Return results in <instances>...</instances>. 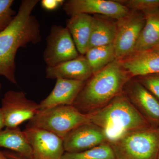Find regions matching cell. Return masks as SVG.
I'll list each match as a JSON object with an SVG mask.
<instances>
[{
    "mask_svg": "<svg viewBox=\"0 0 159 159\" xmlns=\"http://www.w3.org/2000/svg\"><path fill=\"white\" fill-rule=\"evenodd\" d=\"M38 0H23L17 14L5 30L0 32V76L17 84L15 57L20 48L36 44L41 40L40 25L32 14Z\"/></svg>",
    "mask_w": 159,
    "mask_h": 159,
    "instance_id": "6da1fadb",
    "label": "cell"
},
{
    "mask_svg": "<svg viewBox=\"0 0 159 159\" xmlns=\"http://www.w3.org/2000/svg\"><path fill=\"white\" fill-rule=\"evenodd\" d=\"M131 78L119 61L115 60L85 81L73 105L86 114L102 108L123 93Z\"/></svg>",
    "mask_w": 159,
    "mask_h": 159,
    "instance_id": "7a4b0ae2",
    "label": "cell"
},
{
    "mask_svg": "<svg viewBox=\"0 0 159 159\" xmlns=\"http://www.w3.org/2000/svg\"><path fill=\"white\" fill-rule=\"evenodd\" d=\"M89 114L90 122L105 131L109 142L127 132L152 126L123 93Z\"/></svg>",
    "mask_w": 159,
    "mask_h": 159,
    "instance_id": "3957f363",
    "label": "cell"
},
{
    "mask_svg": "<svg viewBox=\"0 0 159 159\" xmlns=\"http://www.w3.org/2000/svg\"><path fill=\"white\" fill-rule=\"evenodd\" d=\"M115 159H157L159 151V127L140 129L109 141Z\"/></svg>",
    "mask_w": 159,
    "mask_h": 159,
    "instance_id": "277c9868",
    "label": "cell"
},
{
    "mask_svg": "<svg viewBox=\"0 0 159 159\" xmlns=\"http://www.w3.org/2000/svg\"><path fill=\"white\" fill-rule=\"evenodd\" d=\"M90 122L89 114L80 112L73 105H61L39 111L27 127L48 131L63 139L74 129Z\"/></svg>",
    "mask_w": 159,
    "mask_h": 159,
    "instance_id": "5b68a950",
    "label": "cell"
},
{
    "mask_svg": "<svg viewBox=\"0 0 159 159\" xmlns=\"http://www.w3.org/2000/svg\"><path fill=\"white\" fill-rule=\"evenodd\" d=\"M145 22L143 12L131 10L128 14L117 20L113 43L116 60H121L134 53Z\"/></svg>",
    "mask_w": 159,
    "mask_h": 159,
    "instance_id": "8992f818",
    "label": "cell"
},
{
    "mask_svg": "<svg viewBox=\"0 0 159 159\" xmlns=\"http://www.w3.org/2000/svg\"><path fill=\"white\" fill-rule=\"evenodd\" d=\"M47 43L43 57L47 66H54L79 56L72 36L66 27L52 26Z\"/></svg>",
    "mask_w": 159,
    "mask_h": 159,
    "instance_id": "52a82bcc",
    "label": "cell"
},
{
    "mask_svg": "<svg viewBox=\"0 0 159 159\" xmlns=\"http://www.w3.org/2000/svg\"><path fill=\"white\" fill-rule=\"evenodd\" d=\"M5 127L14 128L30 120L39 110V104L28 99L22 91L9 90L2 100L1 108Z\"/></svg>",
    "mask_w": 159,
    "mask_h": 159,
    "instance_id": "ba28073f",
    "label": "cell"
},
{
    "mask_svg": "<svg viewBox=\"0 0 159 159\" xmlns=\"http://www.w3.org/2000/svg\"><path fill=\"white\" fill-rule=\"evenodd\" d=\"M62 7L70 17L79 14H94L116 20L125 16L130 11L117 0H68L65 1Z\"/></svg>",
    "mask_w": 159,
    "mask_h": 159,
    "instance_id": "9c48e42d",
    "label": "cell"
},
{
    "mask_svg": "<svg viewBox=\"0 0 159 159\" xmlns=\"http://www.w3.org/2000/svg\"><path fill=\"white\" fill-rule=\"evenodd\" d=\"M123 93L153 127H159V100L135 78L127 81Z\"/></svg>",
    "mask_w": 159,
    "mask_h": 159,
    "instance_id": "30bf717a",
    "label": "cell"
},
{
    "mask_svg": "<svg viewBox=\"0 0 159 159\" xmlns=\"http://www.w3.org/2000/svg\"><path fill=\"white\" fill-rule=\"evenodd\" d=\"M33 151V159H63V139L48 131L27 127L23 130Z\"/></svg>",
    "mask_w": 159,
    "mask_h": 159,
    "instance_id": "8fae6325",
    "label": "cell"
},
{
    "mask_svg": "<svg viewBox=\"0 0 159 159\" xmlns=\"http://www.w3.org/2000/svg\"><path fill=\"white\" fill-rule=\"evenodd\" d=\"M65 152H81L109 142L105 131L92 122L74 129L63 139Z\"/></svg>",
    "mask_w": 159,
    "mask_h": 159,
    "instance_id": "7c38bea8",
    "label": "cell"
},
{
    "mask_svg": "<svg viewBox=\"0 0 159 159\" xmlns=\"http://www.w3.org/2000/svg\"><path fill=\"white\" fill-rule=\"evenodd\" d=\"M85 81L57 78L54 89L39 103V111L61 105H73Z\"/></svg>",
    "mask_w": 159,
    "mask_h": 159,
    "instance_id": "4fadbf2b",
    "label": "cell"
},
{
    "mask_svg": "<svg viewBox=\"0 0 159 159\" xmlns=\"http://www.w3.org/2000/svg\"><path fill=\"white\" fill-rule=\"evenodd\" d=\"M46 78H57L86 81L93 75L89 64L84 55L63 62L54 66H47Z\"/></svg>",
    "mask_w": 159,
    "mask_h": 159,
    "instance_id": "5bb4252c",
    "label": "cell"
},
{
    "mask_svg": "<svg viewBox=\"0 0 159 159\" xmlns=\"http://www.w3.org/2000/svg\"><path fill=\"white\" fill-rule=\"evenodd\" d=\"M119 61L131 78L159 73V52L157 51L134 52Z\"/></svg>",
    "mask_w": 159,
    "mask_h": 159,
    "instance_id": "9a60e30c",
    "label": "cell"
},
{
    "mask_svg": "<svg viewBox=\"0 0 159 159\" xmlns=\"http://www.w3.org/2000/svg\"><path fill=\"white\" fill-rule=\"evenodd\" d=\"M93 20L91 15L79 14L71 16L67 21L66 28L81 55H84L88 50Z\"/></svg>",
    "mask_w": 159,
    "mask_h": 159,
    "instance_id": "2e32d148",
    "label": "cell"
},
{
    "mask_svg": "<svg viewBox=\"0 0 159 159\" xmlns=\"http://www.w3.org/2000/svg\"><path fill=\"white\" fill-rule=\"evenodd\" d=\"M116 21L107 16L94 15L88 49L113 43L116 33Z\"/></svg>",
    "mask_w": 159,
    "mask_h": 159,
    "instance_id": "e0dca14e",
    "label": "cell"
},
{
    "mask_svg": "<svg viewBox=\"0 0 159 159\" xmlns=\"http://www.w3.org/2000/svg\"><path fill=\"white\" fill-rule=\"evenodd\" d=\"M145 22L134 52L151 50L159 45V8L145 11Z\"/></svg>",
    "mask_w": 159,
    "mask_h": 159,
    "instance_id": "ac0fdd59",
    "label": "cell"
},
{
    "mask_svg": "<svg viewBox=\"0 0 159 159\" xmlns=\"http://www.w3.org/2000/svg\"><path fill=\"white\" fill-rule=\"evenodd\" d=\"M0 147L14 152L25 159H33L31 145L19 127L0 130Z\"/></svg>",
    "mask_w": 159,
    "mask_h": 159,
    "instance_id": "d6986e66",
    "label": "cell"
},
{
    "mask_svg": "<svg viewBox=\"0 0 159 159\" xmlns=\"http://www.w3.org/2000/svg\"><path fill=\"white\" fill-rule=\"evenodd\" d=\"M93 75L116 59L113 43L89 49L84 54Z\"/></svg>",
    "mask_w": 159,
    "mask_h": 159,
    "instance_id": "ffe728a7",
    "label": "cell"
},
{
    "mask_svg": "<svg viewBox=\"0 0 159 159\" xmlns=\"http://www.w3.org/2000/svg\"><path fill=\"white\" fill-rule=\"evenodd\" d=\"M63 159H115V156L108 142L81 152H65Z\"/></svg>",
    "mask_w": 159,
    "mask_h": 159,
    "instance_id": "44dd1931",
    "label": "cell"
},
{
    "mask_svg": "<svg viewBox=\"0 0 159 159\" xmlns=\"http://www.w3.org/2000/svg\"><path fill=\"white\" fill-rule=\"evenodd\" d=\"M129 10L141 11L159 9V0H117Z\"/></svg>",
    "mask_w": 159,
    "mask_h": 159,
    "instance_id": "7402d4cb",
    "label": "cell"
},
{
    "mask_svg": "<svg viewBox=\"0 0 159 159\" xmlns=\"http://www.w3.org/2000/svg\"><path fill=\"white\" fill-rule=\"evenodd\" d=\"M13 2V0H0V32L10 25L16 15L11 8Z\"/></svg>",
    "mask_w": 159,
    "mask_h": 159,
    "instance_id": "603a6c76",
    "label": "cell"
},
{
    "mask_svg": "<svg viewBox=\"0 0 159 159\" xmlns=\"http://www.w3.org/2000/svg\"><path fill=\"white\" fill-rule=\"evenodd\" d=\"M135 79L159 100V73L136 77Z\"/></svg>",
    "mask_w": 159,
    "mask_h": 159,
    "instance_id": "cb8c5ba5",
    "label": "cell"
},
{
    "mask_svg": "<svg viewBox=\"0 0 159 159\" xmlns=\"http://www.w3.org/2000/svg\"><path fill=\"white\" fill-rule=\"evenodd\" d=\"M65 1L63 0H43L41 5L43 8L49 11L57 9L59 6H63Z\"/></svg>",
    "mask_w": 159,
    "mask_h": 159,
    "instance_id": "d4e9b609",
    "label": "cell"
},
{
    "mask_svg": "<svg viewBox=\"0 0 159 159\" xmlns=\"http://www.w3.org/2000/svg\"><path fill=\"white\" fill-rule=\"evenodd\" d=\"M3 152L5 155L9 159H25L18 154L11 151H8Z\"/></svg>",
    "mask_w": 159,
    "mask_h": 159,
    "instance_id": "484cf974",
    "label": "cell"
},
{
    "mask_svg": "<svg viewBox=\"0 0 159 159\" xmlns=\"http://www.w3.org/2000/svg\"><path fill=\"white\" fill-rule=\"evenodd\" d=\"M5 127V124L4 117H3L1 109L0 108V130L3 129Z\"/></svg>",
    "mask_w": 159,
    "mask_h": 159,
    "instance_id": "4316f807",
    "label": "cell"
},
{
    "mask_svg": "<svg viewBox=\"0 0 159 159\" xmlns=\"http://www.w3.org/2000/svg\"><path fill=\"white\" fill-rule=\"evenodd\" d=\"M0 159H9L5 155L3 152L0 150Z\"/></svg>",
    "mask_w": 159,
    "mask_h": 159,
    "instance_id": "83f0119b",
    "label": "cell"
},
{
    "mask_svg": "<svg viewBox=\"0 0 159 159\" xmlns=\"http://www.w3.org/2000/svg\"><path fill=\"white\" fill-rule=\"evenodd\" d=\"M150 50H152V51H157V52H159V45Z\"/></svg>",
    "mask_w": 159,
    "mask_h": 159,
    "instance_id": "f1b7e54d",
    "label": "cell"
},
{
    "mask_svg": "<svg viewBox=\"0 0 159 159\" xmlns=\"http://www.w3.org/2000/svg\"><path fill=\"white\" fill-rule=\"evenodd\" d=\"M157 159H159V151L158 153L157 156Z\"/></svg>",
    "mask_w": 159,
    "mask_h": 159,
    "instance_id": "f546056e",
    "label": "cell"
},
{
    "mask_svg": "<svg viewBox=\"0 0 159 159\" xmlns=\"http://www.w3.org/2000/svg\"><path fill=\"white\" fill-rule=\"evenodd\" d=\"M1 87H2V85H1V82H0V92H1Z\"/></svg>",
    "mask_w": 159,
    "mask_h": 159,
    "instance_id": "4dcf8cb0",
    "label": "cell"
}]
</instances>
